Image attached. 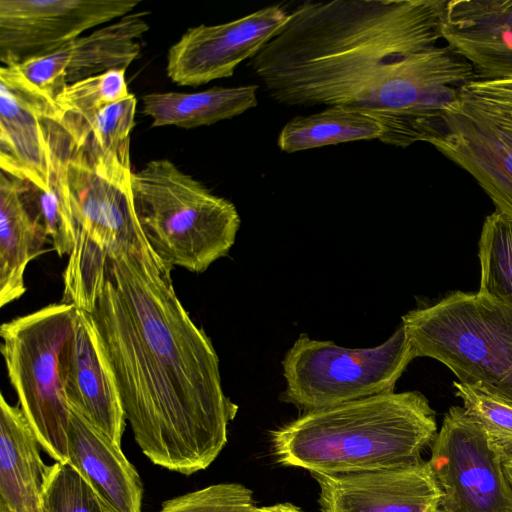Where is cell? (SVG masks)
<instances>
[{
	"instance_id": "obj_1",
	"label": "cell",
	"mask_w": 512,
	"mask_h": 512,
	"mask_svg": "<svg viewBox=\"0 0 512 512\" xmlns=\"http://www.w3.org/2000/svg\"><path fill=\"white\" fill-rule=\"evenodd\" d=\"M447 0L305 1L250 59L269 95L286 106H342L384 127L380 141L429 142L473 68L438 46Z\"/></svg>"
},
{
	"instance_id": "obj_2",
	"label": "cell",
	"mask_w": 512,
	"mask_h": 512,
	"mask_svg": "<svg viewBox=\"0 0 512 512\" xmlns=\"http://www.w3.org/2000/svg\"><path fill=\"white\" fill-rule=\"evenodd\" d=\"M171 271L147 240L125 243L65 285L64 298L91 314L142 453L191 475L225 447L238 406L224 393L216 350L179 300Z\"/></svg>"
},
{
	"instance_id": "obj_3",
	"label": "cell",
	"mask_w": 512,
	"mask_h": 512,
	"mask_svg": "<svg viewBox=\"0 0 512 512\" xmlns=\"http://www.w3.org/2000/svg\"><path fill=\"white\" fill-rule=\"evenodd\" d=\"M437 435L419 391L392 392L304 412L271 433L278 463L311 474H345L416 463Z\"/></svg>"
},
{
	"instance_id": "obj_4",
	"label": "cell",
	"mask_w": 512,
	"mask_h": 512,
	"mask_svg": "<svg viewBox=\"0 0 512 512\" xmlns=\"http://www.w3.org/2000/svg\"><path fill=\"white\" fill-rule=\"evenodd\" d=\"M135 212L153 252L171 268L202 273L235 243L240 216L229 200L167 159L131 176Z\"/></svg>"
},
{
	"instance_id": "obj_5",
	"label": "cell",
	"mask_w": 512,
	"mask_h": 512,
	"mask_svg": "<svg viewBox=\"0 0 512 512\" xmlns=\"http://www.w3.org/2000/svg\"><path fill=\"white\" fill-rule=\"evenodd\" d=\"M401 323L414 358L435 359L458 382L512 402L511 308L479 291H455L409 311Z\"/></svg>"
},
{
	"instance_id": "obj_6",
	"label": "cell",
	"mask_w": 512,
	"mask_h": 512,
	"mask_svg": "<svg viewBox=\"0 0 512 512\" xmlns=\"http://www.w3.org/2000/svg\"><path fill=\"white\" fill-rule=\"evenodd\" d=\"M130 152L101 153L68 132L54 153L53 185L72 213L76 239L65 272L77 271L125 243L146 240L133 202Z\"/></svg>"
},
{
	"instance_id": "obj_7",
	"label": "cell",
	"mask_w": 512,
	"mask_h": 512,
	"mask_svg": "<svg viewBox=\"0 0 512 512\" xmlns=\"http://www.w3.org/2000/svg\"><path fill=\"white\" fill-rule=\"evenodd\" d=\"M76 307L50 304L3 323V355L19 406L41 448L55 462H68L71 407L61 373L60 357L72 333Z\"/></svg>"
},
{
	"instance_id": "obj_8",
	"label": "cell",
	"mask_w": 512,
	"mask_h": 512,
	"mask_svg": "<svg viewBox=\"0 0 512 512\" xmlns=\"http://www.w3.org/2000/svg\"><path fill=\"white\" fill-rule=\"evenodd\" d=\"M413 359L402 323L384 343L371 348H346L301 335L282 362V400L310 412L392 393Z\"/></svg>"
},
{
	"instance_id": "obj_9",
	"label": "cell",
	"mask_w": 512,
	"mask_h": 512,
	"mask_svg": "<svg viewBox=\"0 0 512 512\" xmlns=\"http://www.w3.org/2000/svg\"><path fill=\"white\" fill-rule=\"evenodd\" d=\"M429 464L449 512H512L504 462L463 407L445 414Z\"/></svg>"
},
{
	"instance_id": "obj_10",
	"label": "cell",
	"mask_w": 512,
	"mask_h": 512,
	"mask_svg": "<svg viewBox=\"0 0 512 512\" xmlns=\"http://www.w3.org/2000/svg\"><path fill=\"white\" fill-rule=\"evenodd\" d=\"M139 0H0V61L19 65L122 18Z\"/></svg>"
},
{
	"instance_id": "obj_11",
	"label": "cell",
	"mask_w": 512,
	"mask_h": 512,
	"mask_svg": "<svg viewBox=\"0 0 512 512\" xmlns=\"http://www.w3.org/2000/svg\"><path fill=\"white\" fill-rule=\"evenodd\" d=\"M61 119L56 102L18 70L0 68V168L43 192L53 188L55 129Z\"/></svg>"
},
{
	"instance_id": "obj_12",
	"label": "cell",
	"mask_w": 512,
	"mask_h": 512,
	"mask_svg": "<svg viewBox=\"0 0 512 512\" xmlns=\"http://www.w3.org/2000/svg\"><path fill=\"white\" fill-rule=\"evenodd\" d=\"M289 13L272 5L237 20L189 28L167 54V75L181 86H199L233 75L287 22Z\"/></svg>"
},
{
	"instance_id": "obj_13",
	"label": "cell",
	"mask_w": 512,
	"mask_h": 512,
	"mask_svg": "<svg viewBox=\"0 0 512 512\" xmlns=\"http://www.w3.org/2000/svg\"><path fill=\"white\" fill-rule=\"evenodd\" d=\"M321 512H449L429 461L345 474H312Z\"/></svg>"
},
{
	"instance_id": "obj_14",
	"label": "cell",
	"mask_w": 512,
	"mask_h": 512,
	"mask_svg": "<svg viewBox=\"0 0 512 512\" xmlns=\"http://www.w3.org/2000/svg\"><path fill=\"white\" fill-rule=\"evenodd\" d=\"M443 119L442 132L428 143L469 173L496 210L512 220V146L463 90Z\"/></svg>"
},
{
	"instance_id": "obj_15",
	"label": "cell",
	"mask_w": 512,
	"mask_h": 512,
	"mask_svg": "<svg viewBox=\"0 0 512 512\" xmlns=\"http://www.w3.org/2000/svg\"><path fill=\"white\" fill-rule=\"evenodd\" d=\"M64 391L72 409L121 446L125 413L91 314L76 307L60 357Z\"/></svg>"
},
{
	"instance_id": "obj_16",
	"label": "cell",
	"mask_w": 512,
	"mask_h": 512,
	"mask_svg": "<svg viewBox=\"0 0 512 512\" xmlns=\"http://www.w3.org/2000/svg\"><path fill=\"white\" fill-rule=\"evenodd\" d=\"M441 35L476 80L512 79V0H447Z\"/></svg>"
},
{
	"instance_id": "obj_17",
	"label": "cell",
	"mask_w": 512,
	"mask_h": 512,
	"mask_svg": "<svg viewBox=\"0 0 512 512\" xmlns=\"http://www.w3.org/2000/svg\"><path fill=\"white\" fill-rule=\"evenodd\" d=\"M38 188L0 174V307L26 291L24 274L43 253L48 234L38 205Z\"/></svg>"
},
{
	"instance_id": "obj_18",
	"label": "cell",
	"mask_w": 512,
	"mask_h": 512,
	"mask_svg": "<svg viewBox=\"0 0 512 512\" xmlns=\"http://www.w3.org/2000/svg\"><path fill=\"white\" fill-rule=\"evenodd\" d=\"M68 454V463L112 512H142V482L121 446L72 408Z\"/></svg>"
},
{
	"instance_id": "obj_19",
	"label": "cell",
	"mask_w": 512,
	"mask_h": 512,
	"mask_svg": "<svg viewBox=\"0 0 512 512\" xmlns=\"http://www.w3.org/2000/svg\"><path fill=\"white\" fill-rule=\"evenodd\" d=\"M19 405L0 395V512H44L47 465Z\"/></svg>"
},
{
	"instance_id": "obj_20",
	"label": "cell",
	"mask_w": 512,
	"mask_h": 512,
	"mask_svg": "<svg viewBox=\"0 0 512 512\" xmlns=\"http://www.w3.org/2000/svg\"><path fill=\"white\" fill-rule=\"evenodd\" d=\"M257 85L213 87L195 93H150L142 97V112L152 127L174 125L191 129L212 125L255 107Z\"/></svg>"
},
{
	"instance_id": "obj_21",
	"label": "cell",
	"mask_w": 512,
	"mask_h": 512,
	"mask_svg": "<svg viewBox=\"0 0 512 512\" xmlns=\"http://www.w3.org/2000/svg\"><path fill=\"white\" fill-rule=\"evenodd\" d=\"M146 14H128L63 46L68 85L110 70H126L140 53L138 40L149 29Z\"/></svg>"
},
{
	"instance_id": "obj_22",
	"label": "cell",
	"mask_w": 512,
	"mask_h": 512,
	"mask_svg": "<svg viewBox=\"0 0 512 512\" xmlns=\"http://www.w3.org/2000/svg\"><path fill=\"white\" fill-rule=\"evenodd\" d=\"M384 127L374 116L356 109L331 106L320 112L296 116L279 133L277 144L294 153L340 143L381 139Z\"/></svg>"
},
{
	"instance_id": "obj_23",
	"label": "cell",
	"mask_w": 512,
	"mask_h": 512,
	"mask_svg": "<svg viewBox=\"0 0 512 512\" xmlns=\"http://www.w3.org/2000/svg\"><path fill=\"white\" fill-rule=\"evenodd\" d=\"M479 292L512 309V220L495 209L482 225Z\"/></svg>"
},
{
	"instance_id": "obj_24",
	"label": "cell",
	"mask_w": 512,
	"mask_h": 512,
	"mask_svg": "<svg viewBox=\"0 0 512 512\" xmlns=\"http://www.w3.org/2000/svg\"><path fill=\"white\" fill-rule=\"evenodd\" d=\"M125 71L110 70L69 84L65 88L55 102L71 135L88 127L104 107L131 95Z\"/></svg>"
},
{
	"instance_id": "obj_25",
	"label": "cell",
	"mask_w": 512,
	"mask_h": 512,
	"mask_svg": "<svg viewBox=\"0 0 512 512\" xmlns=\"http://www.w3.org/2000/svg\"><path fill=\"white\" fill-rule=\"evenodd\" d=\"M463 408L485 431L503 462L512 459V402L481 387L453 382Z\"/></svg>"
},
{
	"instance_id": "obj_26",
	"label": "cell",
	"mask_w": 512,
	"mask_h": 512,
	"mask_svg": "<svg viewBox=\"0 0 512 512\" xmlns=\"http://www.w3.org/2000/svg\"><path fill=\"white\" fill-rule=\"evenodd\" d=\"M43 507L44 512H112L68 462L46 467Z\"/></svg>"
},
{
	"instance_id": "obj_27",
	"label": "cell",
	"mask_w": 512,
	"mask_h": 512,
	"mask_svg": "<svg viewBox=\"0 0 512 512\" xmlns=\"http://www.w3.org/2000/svg\"><path fill=\"white\" fill-rule=\"evenodd\" d=\"M136 97L131 95L104 107L84 130L71 135L101 153L130 152V133L135 126Z\"/></svg>"
},
{
	"instance_id": "obj_28",
	"label": "cell",
	"mask_w": 512,
	"mask_h": 512,
	"mask_svg": "<svg viewBox=\"0 0 512 512\" xmlns=\"http://www.w3.org/2000/svg\"><path fill=\"white\" fill-rule=\"evenodd\" d=\"M158 512H261V507L244 485L221 483L169 499Z\"/></svg>"
},
{
	"instance_id": "obj_29",
	"label": "cell",
	"mask_w": 512,
	"mask_h": 512,
	"mask_svg": "<svg viewBox=\"0 0 512 512\" xmlns=\"http://www.w3.org/2000/svg\"><path fill=\"white\" fill-rule=\"evenodd\" d=\"M15 66L32 85L54 102L68 86L67 61L62 47Z\"/></svg>"
},
{
	"instance_id": "obj_30",
	"label": "cell",
	"mask_w": 512,
	"mask_h": 512,
	"mask_svg": "<svg viewBox=\"0 0 512 512\" xmlns=\"http://www.w3.org/2000/svg\"><path fill=\"white\" fill-rule=\"evenodd\" d=\"M463 90L478 102L502 111H512V79L474 80Z\"/></svg>"
},
{
	"instance_id": "obj_31",
	"label": "cell",
	"mask_w": 512,
	"mask_h": 512,
	"mask_svg": "<svg viewBox=\"0 0 512 512\" xmlns=\"http://www.w3.org/2000/svg\"><path fill=\"white\" fill-rule=\"evenodd\" d=\"M468 96L472 99V101L482 112L485 118L490 122V124L494 127L497 133L501 136V138L512 146V111H500L489 108L473 99L470 95Z\"/></svg>"
},
{
	"instance_id": "obj_32",
	"label": "cell",
	"mask_w": 512,
	"mask_h": 512,
	"mask_svg": "<svg viewBox=\"0 0 512 512\" xmlns=\"http://www.w3.org/2000/svg\"><path fill=\"white\" fill-rule=\"evenodd\" d=\"M261 512H302L295 505L290 503H279L272 506L261 507Z\"/></svg>"
},
{
	"instance_id": "obj_33",
	"label": "cell",
	"mask_w": 512,
	"mask_h": 512,
	"mask_svg": "<svg viewBox=\"0 0 512 512\" xmlns=\"http://www.w3.org/2000/svg\"><path fill=\"white\" fill-rule=\"evenodd\" d=\"M504 469H505L506 476L512 486V459L504 462Z\"/></svg>"
}]
</instances>
